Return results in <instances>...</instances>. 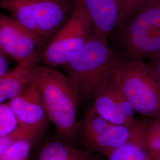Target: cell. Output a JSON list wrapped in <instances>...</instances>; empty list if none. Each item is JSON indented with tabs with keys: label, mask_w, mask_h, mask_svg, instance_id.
<instances>
[{
	"label": "cell",
	"mask_w": 160,
	"mask_h": 160,
	"mask_svg": "<svg viewBox=\"0 0 160 160\" xmlns=\"http://www.w3.org/2000/svg\"><path fill=\"white\" fill-rule=\"evenodd\" d=\"M32 72L49 119L60 138L72 143L80 126L77 114L81 98L74 82L68 75L39 63Z\"/></svg>",
	"instance_id": "1"
},
{
	"label": "cell",
	"mask_w": 160,
	"mask_h": 160,
	"mask_svg": "<svg viewBox=\"0 0 160 160\" xmlns=\"http://www.w3.org/2000/svg\"><path fill=\"white\" fill-rule=\"evenodd\" d=\"M116 57L107 38L92 32L85 45L63 65L77 86L81 100L94 98L114 74Z\"/></svg>",
	"instance_id": "2"
},
{
	"label": "cell",
	"mask_w": 160,
	"mask_h": 160,
	"mask_svg": "<svg viewBox=\"0 0 160 160\" xmlns=\"http://www.w3.org/2000/svg\"><path fill=\"white\" fill-rule=\"evenodd\" d=\"M114 74L120 88L135 112L160 119V84L143 60L120 59L114 63Z\"/></svg>",
	"instance_id": "3"
},
{
	"label": "cell",
	"mask_w": 160,
	"mask_h": 160,
	"mask_svg": "<svg viewBox=\"0 0 160 160\" xmlns=\"http://www.w3.org/2000/svg\"><path fill=\"white\" fill-rule=\"evenodd\" d=\"M121 28L120 44L126 58L160 57V0H152Z\"/></svg>",
	"instance_id": "4"
},
{
	"label": "cell",
	"mask_w": 160,
	"mask_h": 160,
	"mask_svg": "<svg viewBox=\"0 0 160 160\" xmlns=\"http://www.w3.org/2000/svg\"><path fill=\"white\" fill-rule=\"evenodd\" d=\"M92 30V20L86 10L79 4L73 2L68 20L42 51L39 62L53 68L63 66L85 45Z\"/></svg>",
	"instance_id": "5"
},
{
	"label": "cell",
	"mask_w": 160,
	"mask_h": 160,
	"mask_svg": "<svg viewBox=\"0 0 160 160\" xmlns=\"http://www.w3.org/2000/svg\"><path fill=\"white\" fill-rule=\"evenodd\" d=\"M134 126L114 124L98 114L92 107L80 123L79 132L87 150L109 158L131 138Z\"/></svg>",
	"instance_id": "6"
},
{
	"label": "cell",
	"mask_w": 160,
	"mask_h": 160,
	"mask_svg": "<svg viewBox=\"0 0 160 160\" xmlns=\"http://www.w3.org/2000/svg\"><path fill=\"white\" fill-rule=\"evenodd\" d=\"M94 100L92 108L109 122L129 127L137 123L135 110L121 90L114 73Z\"/></svg>",
	"instance_id": "7"
},
{
	"label": "cell",
	"mask_w": 160,
	"mask_h": 160,
	"mask_svg": "<svg viewBox=\"0 0 160 160\" xmlns=\"http://www.w3.org/2000/svg\"><path fill=\"white\" fill-rule=\"evenodd\" d=\"M45 40L39 34L26 29L12 17L0 16V49L18 62H21Z\"/></svg>",
	"instance_id": "8"
},
{
	"label": "cell",
	"mask_w": 160,
	"mask_h": 160,
	"mask_svg": "<svg viewBox=\"0 0 160 160\" xmlns=\"http://www.w3.org/2000/svg\"><path fill=\"white\" fill-rule=\"evenodd\" d=\"M8 104L16 115L19 126L45 133L49 118L40 92L33 82Z\"/></svg>",
	"instance_id": "9"
},
{
	"label": "cell",
	"mask_w": 160,
	"mask_h": 160,
	"mask_svg": "<svg viewBox=\"0 0 160 160\" xmlns=\"http://www.w3.org/2000/svg\"><path fill=\"white\" fill-rule=\"evenodd\" d=\"M33 9L38 33L45 42L68 20L69 7L65 0H33Z\"/></svg>",
	"instance_id": "10"
},
{
	"label": "cell",
	"mask_w": 160,
	"mask_h": 160,
	"mask_svg": "<svg viewBox=\"0 0 160 160\" xmlns=\"http://www.w3.org/2000/svg\"><path fill=\"white\" fill-rule=\"evenodd\" d=\"M82 6L92 20L93 33L108 36L118 27L123 0H72Z\"/></svg>",
	"instance_id": "11"
},
{
	"label": "cell",
	"mask_w": 160,
	"mask_h": 160,
	"mask_svg": "<svg viewBox=\"0 0 160 160\" xmlns=\"http://www.w3.org/2000/svg\"><path fill=\"white\" fill-rule=\"evenodd\" d=\"M42 48L35 50L7 74L0 77L1 104L16 97L34 82L32 70L39 63Z\"/></svg>",
	"instance_id": "12"
},
{
	"label": "cell",
	"mask_w": 160,
	"mask_h": 160,
	"mask_svg": "<svg viewBox=\"0 0 160 160\" xmlns=\"http://www.w3.org/2000/svg\"><path fill=\"white\" fill-rule=\"evenodd\" d=\"M102 157L78 148L60 138L44 143L39 150L36 160H103Z\"/></svg>",
	"instance_id": "13"
},
{
	"label": "cell",
	"mask_w": 160,
	"mask_h": 160,
	"mask_svg": "<svg viewBox=\"0 0 160 160\" xmlns=\"http://www.w3.org/2000/svg\"><path fill=\"white\" fill-rule=\"evenodd\" d=\"M108 160H148L147 120H138L131 138L117 149Z\"/></svg>",
	"instance_id": "14"
},
{
	"label": "cell",
	"mask_w": 160,
	"mask_h": 160,
	"mask_svg": "<svg viewBox=\"0 0 160 160\" xmlns=\"http://www.w3.org/2000/svg\"><path fill=\"white\" fill-rule=\"evenodd\" d=\"M0 6L9 12L11 17L18 23L39 34L35 20L33 0H0Z\"/></svg>",
	"instance_id": "15"
},
{
	"label": "cell",
	"mask_w": 160,
	"mask_h": 160,
	"mask_svg": "<svg viewBox=\"0 0 160 160\" xmlns=\"http://www.w3.org/2000/svg\"><path fill=\"white\" fill-rule=\"evenodd\" d=\"M148 159L160 160V119L147 120Z\"/></svg>",
	"instance_id": "16"
},
{
	"label": "cell",
	"mask_w": 160,
	"mask_h": 160,
	"mask_svg": "<svg viewBox=\"0 0 160 160\" xmlns=\"http://www.w3.org/2000/svg\"><path fill=\"white\" fill-rule=\"evenodd\" d=\"M19 122L16 115L8 103L0 105V137L10 135L19 127Z\"/></svg>",
	"instance_id": "17"
},
{
	"label": "cell",
	"mask_w": 160,
	"mask_h": 160,
	"mask_svg": "<svg viewBox=\"0 0 160 160\" xmlns=\"http://www.w3.org/2000/svg\"><path fill=\"white\" fill-rule=\"evenodd\" d=\"M33 142L19 141L0 154V160H29Z\"/></svg>",
	"instance_id": "18"
},
{
	"label": "cell",
	"mask_w": 160,
	"mask_h": 160,
	"mask_svg": "<svg viewBox=\"0 0 160 160\" xmlns=\"http://www.w3.org/2000/svg\"><path fill=\"white\" fill-rule=\"evenodd\" d=\"M152 0H123L118 27L121 28Z\"/></svg>",
	"instance_id": "19"
},
{
	"label": "cell",
	"mask_w": 160,
	"mask_h": 160,
	"mask_svg": "<svg viewBox=\"0 0 160 160\" xmlns=\"http://www.w3.org/2000/svg\"><path fill=\"white\" fill-rule=\"evenodd\" d=\"M7 55L2 51H0V77L7 74L10 70L9 69V61Z\"/></svg>",
	"instance_id": "20"
},
{
	"label": "cell",
	"mask_w": 160,
	"mask_h": 160,
	"mask_svg": "<svg viewBox=\"0 0 160 160\" xmlns=\"http://www.w3.org/2000/svg\"><path fill=\"white\" fill-rule=\"evenodd\" d=\"M149 65L160 84V57L151 59V61Z\"/></svg>",
	"instance_id": "21"
},
{
	"label": "cell",
	"mask_w": 160,
	"mask_h": 160,
	"mask_svg": "<svg viewBox=\"0 0 160 160\" xmlns=\"http://www.w3.org/2000/svg\"><path fill=\"white\" fill-rule=\"evenodd\" d=\"M148 160H149V159H148Z\"/></svg>",
	"instance_id": "22"
}]
</instances>
